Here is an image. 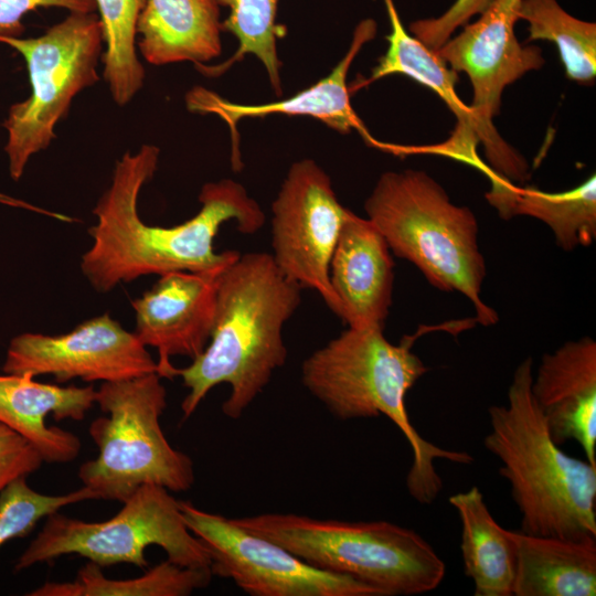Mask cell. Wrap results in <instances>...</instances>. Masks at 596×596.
Returning <instances> with one entry per match:
<instances>
[{
    "label": "cell",
    "instance_id": "cell-13",
    "mask_svg": "<svg viewBox=\"0 0 596 596\" xmlns=\"http://www.w3.org/2000/svg\"><path fill=\"white\" fill-rule=\"evenodd\" d=\"M2 370L34 377L52 375L57 382H114L157 373V361L134 332L104 313L64 334L15 336Z\"/></svg>",
    "mask_w": 596,
    "mask_h": 596
},
{
    "label": "cell",
    "instance_id": "cell-30",
    "mask_svg": "<svg viewBox=\"0 0 596 596\" xmlns=\"http://www.w3.org/2000/svg\"><path fill=\"white\" fill-rule=\"evenodd\" d=\"M42 462L25 438L0 423V493L15 479L36 471Z\"/></svg>",
    "mask_w": 596,
    "mask_h": 596
},
{
    "label": "cell",
    "instance_id": "cell-18",
    "mask_svg": "<svg viewBox=\"0 0 596 596\" xmlns=\"http://www.w3.org/2000/svg\"><path fill=\"white\" fill-rule=\"evenodd\" d=\"M341 319L352 328L384 327L392 306L394 260L369 219L348 210L329 267Z\"/></svg>",
    "mask_w": 596,
    "mask_h": 596
},
{
    "label": "cell",
    "instance_id": "cell-26",
    "mask_svg": "<svg viewBox=\"0 0 596 596\" xmlns=\"http://www.w3.org/2000/svg\"><path fill=\"white\" fill-rule=\"evenodd\" d=\"M519 20L528 22L529 41L553 42L566 76L581 84L596 77V24L566 12L557 0H521Z\"/></svg>",
    "mask_w": 596,
    "mask_h": 596
},
{
    "label": "cell",
    "instance_id": "cell-1",
    "mask_svg": "<svg viewBox=\"0 0 596 596\" xmlns=\"http://www.w3.org/2000/svg\"><path fill=\"white\" fill-rule=\"evenodd\" d=\"M159 155L153 145L123 155L110 185L93 209L97 222L88 230L93 244L82 256L81 269L99 292L145 275L220 272L240 255L236 251H214L221 225L234 221L240 232L253 234L265 223L264 212L245 188L223 179L202 187L201 209L188 221L169 227L146 224L139 216L138 196L152 179Z\"/></svg>",
    "mask_w": 596,
    "mask_h": 596
},
{
    "label": "cell",
    "instance_id": "cell-21",
    "mask_svg": "<svg viewBox=\"0 0 596 596\" xmlns=\"http://www.w3.org/2000/svg\"><path fill=\"white\" fill-rule=\"evenodd\" d=\"M513 596H595L596 538L564 539L510 530Z\"/></svg>",
    "mask_w": 596,
    "mask_h": 596
},
{
    "label": "cell",
    "instance_id": "cell-2",
    "mask_svg": "<svg viewBox=\"0 0 596 596\" xmlns=\"http://www.w3.org/2000/svg\"><path fill=\"white\" fill-rule=\"evenodd\" d=\"M301 289L268 253L240 254L221 272L210 341L190 365L174 371L189 390L181 403L184 419L222 383L231 386L224 415H243L286 362L283 329L301 302Z\"/></svg>",
    "mask_w": 596,
    "mask_h": 596
},
{
    "label": "cell",
    "instance_id": "cell-25",
    "mask_svg": "<svg viewBox=\"0 0 596 596\" xmlns=\"http://www.w3.org/2000/svg\"><path fill=\"white\" fill-rule=\"evenodd\" d=\"M105 51L103 77L114 102L127 105L140 91L145 68L137 55V21L145 0H94Z\"/></svg>",
    "mask_w": 596,
    "mask_h": 596
},
{
    "label": "cell",
    "instance_id": "cell-29",
    "mask_svg": "<svg viewBox=\"0 0 596 596\" xmlns=\"http://www.w3.org/2000/svg\"><path fill=\"white\" fill-rule=\"evenodd\" d=\"M490 2L491 0H456L439 17L412 22L409 31L424 45L436 51L459 26L481 13Z\"/></svg>",
    "mask_w": 596,
    "mask_h": 596
},
{
    "label": "cell",
    "instance_id": "cell-16",
    "mask_svg": "<svg viewBox=\"0 0 596 596\" xmlns=\"http://www.w3.org/2000/svg\"><path fill=\"white\" fill-rule=\"evenodd\" d=\"M375 34L376 23L373 19L359 22L345 55L334 68L317 83L288 98L259 105H244L230 102L207 88L195 86L185 95L187 107L192 113L216 115L227 124L232 135L231 161L235 171L243 168L238 149L237 124L245 118H260L269 115L312 117L341 134H348L354 129L368 145L393 153L395 145L376 140L355 114L351 106L347 84L348 73L355 56L365 43L374 39Z\"/></svg>",
    "mask_w": 596,
    "mask_h": 596
},
{
    "label": "cell",
    "instance_id": "cell-14",
    "mask_svg": "<svg viewBox=\"0 0 596 596\" xmlns=\"http://www.w3.org/2000/svg\"><path fill=\"white\" fill-rule=\"evenodd\" d=\"M521 0H491L477 21L449 38L436 53L472 86L469 108L485 125L494 126L504 88L544 64L538 46H523L514 32Z\"/></svg>",
    "mask_w": 596,
    "mask_h": 596
},
{
    "label": "cell",
    "instance_id": "cell-4",
    "mask_svg": "<svg viewBox=\"0 0 596 596\" xmlns=\"http://www.w3.org/2000/svg\"><path fill=\"white\" fill-rule=\"evenodd\" d=\"M533 360L514 370L505 405L489 407L485 447L520 512V530L564 539L596 538V467L567 455L552 438L531 391Z\"/></svg>",
    "mask_w": 596,
    "mask_h": 596
},
{
    "label": "cell",
    "instance_id": "cell-24",
    "mask_svg": "<svg viewBox=\"0 0 596 596\" xmlns=\"http://www.w3.org/2000/svg\"><path fill=\"white\" fill-rule=\"evenodd\" d=\"M210 567H184L166 560L145 574L126 579L108 578L102 567L87 562L71 582H46L28 596H187L206 587Z\"/></svg>",
    "mask_w": 596,
    "mask_h": 596
},
{
    "label": "cell",
    "instance_id": "cell-7",
    "mask_svg": "<svg viewBox=\"0 0 596 596\" xmlns=\"http://www.w3.org/2000/svg\"><path fill=\"white\" fill-rule=\"evenodd\" d=\"M95 404L106 414L88 428L98 455L79 466L78 478L97 499L124 502L146 483L174 492L193 486L191 457L173 448L160 426L167 391L156 372L103 382Z\"/></svg>",
    "mask_w": 596,
    "mask_h": 596
},
{
    "label": "cell",
    "instance_id": "cell-15",
    "mask_svg": "<svg viewBox=\"0 0 596 596\" xmlns=\"http://www.w3.org/2000/svg\"><path fill=\"white\" fill-rule=\"evenodd\" d=\"M222 270L167 273L160 275L141 297L132 300L134 333L145 347L157 349V374L161 379L175 377L171 356L193 360L207 345Z\"/></svg>",
    "mask_w": 596,
    "mask_h": 596
},
{
    "label": "cell",
    "instance_id": "cell-32",
    "mask_svg": "<svg viewBox=\"0 0 596 596\" xmlns=\"http://www.w3.org/2000/svg\"><path fill=\"white\" fill-rule=\"evenodd\" d=\"M0 204L7 205V206H10V207H17V209L32 211V212L40 213V214H43V215H46V216H50V217H53V219H56V220H60V221H64V222H73L74 221L70 216H66L64 214L56 213V212H53V211L44 210V209L35 206V205H33V204H31V203H29L26 201L10 196V195H8L6 193H2V192H0Z\"/></svg>",
    "mask_w": 596,
    "mask_h": 596
},
{
    "label": "cell",
    "instance_id": "cell-9",
    "mask_svg": "<svg viewBox=\"0 0 596 596\" xmlns=\"http://www.w3.org/2000/svg\"><path fill=\"white\" fill-rule=\"evenodd\" d=\"M0 43L23 56L31 85L29 97L13 104L3 121L9 172L18 181L29 160L55 139L74 97L99 79L103 30L95 12H70L40 36L0 34Z\"/></svg>",
    "mask_w": 596,
    "mask_h": 596
},
{
    "label": "cell",
    "instance_id": "cell-27",
    "mask_svg": "<svg viewBox=\"0 0 596 596\" xmlns=\"http://www.w3.org/2000/svg\"><path fill=\"white\" fill-rule=\"evenodd\" d=\"M219 7L228 8V17L222 21V30L238 41L236 53L223 64L226 70L246 54L256 56L265 67L270 85L277 96L283 92L281 62L277 54V39L283 29L276 23L278 0H212Z\"/></svg>",
    "mask_w": 596,
    "mask_h": 596
},
{
    "label": "cell",
    "instance_id": "cell-28",
    "mask_svg": "<svg viewBox=\"0 0 596 596\" xmlns=\"http://www.w3.org/2000/svg\"><path fill=\"white\" fill-rule=\"evenodd\" d=\"M97 499L87 487L64 494H45L32 489L26 477L12 481L0 493V547L8 541L24 538L38 522L64 507Z\"/></svg>",
    "mask_w": 596,
    "mask_h": 596
},
{
    "label": "cell",
    "instance_id": "cell-12",
    "mask_svg": "<svg viewBox=\"0 0 596 596\" xmlns=\"http://www.w3.org/2000/svg\"><path fill=\"white\" fill-rule=\"evenodd\" d=\"M331 180L313 160L292 163L272 204V258L281 274L319 294L339 318L330 260L345 220Z\"/></svg>",
    "mask_w": 596,
    "mask_h": 596
},
{
    "label": "cell",
    "instance_id": "cell-20",
    "mask_svg": "<svg viewBox=\"0 0 596 596\" xmlns=\"http://www.w3.org/2000/svg\"><path fill=\"white\" fill-rule=\"evenodd\" d=\"M137 46L152 65H202L222 52L220 7L212 0H145Z\"/></svg>",
    "mask_w": 596,
    "mask_h": 596
},
{
    "label": "cell",
    "instance_id": "cell-3",
    "mask_svg": "<svg viewBox=\"0 0 596 596\" xmlns=\"http://www.w3.org/2000/svg\"><path fill=\"white\" fill-rule=\"evenodd\" d=\"M436 329L454 328L419 327L394 344L385 338L384 327H349L301 366L302 384L334 417L348 421L384 415L401 430L413 454L406 489L421 504L433 503L443 489L436 460L461 465L473 460L466 451L426 440L408 417L407 392L428 371L412 347L422 334Z\"/></svg>",
    "mask_w": 596,
    "mask_h": 596
},
{
    "label": "cell",
    "instance_id": "cell-19",
    "mask_svg": "<svg viewBox=\"0 0 596 596\" xmlns=\"http://www.w3.org/2000/svg\"><path fill=\"white\" fill-rule=\"evenodd\" d=\"M93 386H58L34 381L29 373L0 375V423L25 438L46 462H70L81 450L72 432L47 426L55 421L84 419L95 404Z\"/></svg>",
    "mask_w": 596,
    "mask_h": 596
},
{
    "label": "cell",
    "instance_id": "cell-11",
    "mask_svg": "<svg viewBox=\"0 0 596 596\" xmlns=\"http://www.w3.org/2000/svg\"><path fill=\"white\" fill-rule=\"evenodd\" d=\"M391 32L389 46L359 87L390 75H404L436 93L453 111L457 124L441 143L416 147V153H434L475 167L485 175L490 170L505 183H523L530 178L526 160L498 132L496 126L482 124L456 92L457 72L436 53L409 34L401 21L393 0H383ZM519 185V184H518Z\"/></svg>",
    "mask_w": 596,
    "mask_h": 596
},
{
    "label": "cell",
    "instance_id": "cell-17",
    "mask_svg": "<svg viewBox=\"0 0 596 596\" xmlns=\"http://www.w3.org/2000/svg\"><path fill=\"white\" fill-rule=\"evenodd\" d=\"M531 391L556 444L573 439L596 467V342L568 341L543 354Z\"/></svg>",
    "mask_w": 596,
    "mask_h": 596
},
{
    "label": "cell",
    "instance_id": "cell-22",
    "mask_svg": "<svg viewBox=\"0 0 596 596\" xmlns=\"http://www.w3.org/2000/svg\"><path fill=\"white\" fill-rule=\"evenodd\" d=\"M461 522L460 551L475 596H513L515 549L510 530L492 517L481 490L473 486L448 498Z\"/></svg>",
    "mask_w": 596,
    "mask_h": 596
},
{
    "label": "cell",
    "instance_id": "cell-10",
    "mask_svg": "<svg viewBox=\"0 0 596 596\" xmlns=\"http://www.w3.org/2000/svg\"><path fill=\"white\" fill-rule=\"evenodd\" d=\"M190 531L203 543L213 575L252 596H381L350 576L311 566L280 545L252 534L233 519L180 501Z\"/></svg>",
    "mask_w": 596,
    "mask_h": 596
},
{
    "label": "cell",
    "instance_id": "cell-5",
    "mask_svg": "<svg viewBox=\"0 0 596 596\" xmlns=\"http://www.w3.org/2000/svg\"><path fill=\"white\" fill-rule=\"evenodd\" d=\"M364 210L392 254L415 265L436 289L462 294L476 322L497 323V312L480 297L486 262L469 207L454 204L426 172L408 169L381 174Z\"/></svg>",
    "mask_w": 596,
    "mask_h": 596
},
{
    "label": "cell",
    "instance_id": "cell-23",
    "mask_svg": "<svg viewBox=\"0 0 596 596\" xmlns=\"http://www.w3.org/2000/svg\"><path fill=\"white\" fill-rule=\"evenodd\" d=\"M503 220L526 215L544 222L564 251L590 246L596 240V175L579 185L550 193L533 185H512L486 195Z\"/></svg>",
    "mask_w": 596,
    "mask_h": 596
},
{
    "label": "cell",
    "instance_id": "cell-31",
    "mask_svg": "<svg viewBox=\"0 0 596 596\" xmlns=\"http://www.w3.org/2000/svg\"><path fill=\"white\" fill-rule=\"evenodd\" d=\"M39 8H62L68 12H95L94 0H0V34L20 36L23 17Z\"/></svg>",
    "mask_w": 596,
    "mask_h": 596
},
{
    "label": "cell",
    "instance_id": "cell-6",
    "mask_svg": "<svg viewBox=\"0 0 596 596\" xmlns=\"http://www.w3.org/2000/svg\"><path fill=\"white\" fill-rule=\"evenodd\" d=\"M233 521L322 571L350 576L381 596L432 592L446 565L417 532L389 521H341L260 513Z\"/></svg>",
    "mask_w": 596,
    "mask_h": 596
},
{
    "label": "cell",
    "instance_id": "cell-8",
    "mask_svg": "<svg viewBox=\"0 0 596 596\" xmlns=\"http://www.w3.org/2000/svg\"><path fill=\"white\" fill-rule=\"evenodd\" d=\"M113 518L87 522L55 512L19 556L14 571L75 554L98 566L131 564L149 567L145 551L161 547L167 560L184 567H210L203 543L188 528L180 501L157 485L139 487Z\"/></svg>",
    "mask_w": 596,
    "mask_h": 596
}]
</instances>
